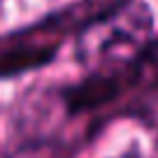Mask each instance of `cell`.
Masks as SVG:
<instances>
[{"label":"cell","instance_id":"obj_2","mask_svg":"<svg viewBox=\"0 0 158 158\" xmlns=\"http://www.w3.org/2000/svg\"><path fill=\"white\" fill-rule=\"evenodd\" d=\"M130 89L151 91L158 89V37H153L128 65H126Z\"/></svg>","mask_w":158,"mask_h":158},{"label":"cell","instance_id":"obj_1","mask_svg":"<svg viewBox=\"0 0 158 158\" xmlns=\"http://www.w3.org/2000/svg\"><path fill=\"white\" fill-rule=\"evenodd\" d=\"M153 14L142 0H116L89 19L77 33V63L91 72L128 65L151 42Z\"/></svg>","mask_w":158,"mask_h":158}]
</instances>
